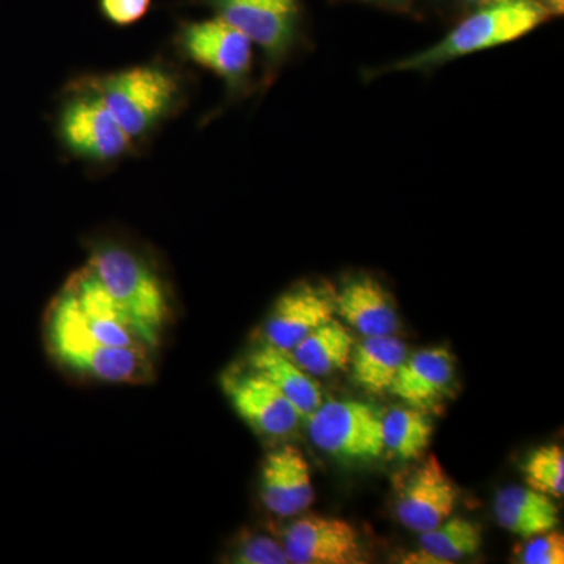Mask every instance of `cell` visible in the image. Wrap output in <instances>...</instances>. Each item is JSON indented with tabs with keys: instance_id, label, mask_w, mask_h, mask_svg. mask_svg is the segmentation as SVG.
Listing matches in <instances>:
<instances>
[{
	"instance_id": "1",
	"label": "cell",
	"mask_w": 564,
	"mask_h": 564,
	"mask_svg": "<svg viewBox=\"0 0 564 564\" xmlns=\"http://www.w3.org/2000/svg\"><path fill=\"white\" fill-rule=\"evenodd\" d=\"M106 104L139 148L187 104V80L177 66L152 61L111 73L77 77Z\"/></svg>"
},
{
	"instance_id": "2",
	"label": "cell",
	"mask_w": 564,
	"mask_h": 564,
	"mask_svg": "<svg viewBox=\"0 0 564 564\" xmlns=\"http://www.w3.org/2000/svg\"><path fill=\"white\" fill-rule=\"evenodd\" d=\"M85 265L101 281L141 343L151 351L159 347L170 303L165 281L154 263L131 245L101 240L93 245Z\"/></svg>"
},
{
	"instance_id": "3",
	"label": "cell",
	"mask_w": 564,
	"mask_h": 564,
	"mask_svg": "<svg viewBox=\"0 0 564 564\" xmlns=\"http://www.w3.org/2000/svg\"><path fill=\"white\" fill-rule=\"evenodd\" d=\"M46 344L63 369L101 383H148L154 373L150 350L111 347L96 340L63 289L47 311Z\"/></svg>"
},
{
	"instance_id": "4",
	"label": "cell",
	"mask_w": 564,
	"mask_h": 564,
	"mask_svg": "<svg viewBox=\"0 0 564 564\" xmlns=\"http://www.w3.org/2000/svg\"><path fill=\"white\" fill-rule=\"evenodd\" d=\"M55 135L66 154L91 166H113L139 151L98 95L70 80L55 115Z\"/></svg>"
},
{
	"instance_id": "5",
	"label": "cell",
	"mask_w": 564,
	"mask_h": 564,
	"mask_svg": "<svg viewBox=\"0 0 564 564\" xmlns=\"http://www.w3.org/2000/svg\"><path fill=\"white\" fill-rule=\"evenodd\" d=\"M551 17L538 0L492 3L463 21L436 46L395 63L393 70H422L502 46L534 31Z\"/></svg>"
},
{
	"instance_id": "6",
	"label": "cell",
	"mask_w": 564,
	"mask_h": 564,
	"mask_svg": "<svg viewBox=\"0 0 564 564\" xmlns=\"http://www.w3.org/2000/svg\"><path fill=\"white\" fill-rule=\"evenodd\" d=\"M177 55L210 70L228 85L243 90L252 69V43L243 32L221 17L184 22L174 35Z\"/></svg>"
},
{
	"instance_id": "7",
	"label": "cell",
	"mask_w": 564,
	"mask_h": 564,
	"mask_svg": "<svg viewBox=\"0 0 564 564\" xmlns=\"http://www.w3.org/2000/svg\"><path fill=\"white\" fill-rule=\"evenodd\" d=\"M310 436L326 454L347 459H372L384 452L381 415L355 400L322 403L307 415Z\"/></svg>"
},
{
	"instance_id": "8",
	"label": "cell",
	"mask_w": 564,
	"mask_h": 564,
	"mask_svg": "<svg viewBox=\"0 0 564 564\" xmlns=\"http://www.w3.org/2000/svg\"><path fill=\"white\" fill-rule=\"evenodd\" d=\"M218 17L258 44L269 69L291 52L299 29V0H212Z\"/></svg>"
},
{
	"instance_id": "9",
	"label": "cell",
	"mask_w": 564,
	"mask_h": 564,
	"mask_svg": "<svg viewBox=\"0 0 564 564\" xmlns=\"http://www.w3.org/2000/svg\"><path fill=\"white\" fill-rule=\"evenodd\" d=\"M221 388L236 413L263 436H285L304 419L269 378L251 367L228 370L221 377Z\"/></svg>"
},
{
	"instance_id": "10",
	"label": "cell",
	"mask_w": 564,
	"mask_h": 564,
	"mask_svg": "<svg viewBox=\"0 0 564 564\" xmlns=\"http://www.w3.org/2000/svg\"><path fill=\"white\" fill-rule=\"evenodd\" d=\"M282 545L292 564L362 563L359 534L344 519L303 516L285 527Z\"/></svg>"
},
{
	"instance_id": "11",
	"label": "cell",
	"mask_w": 564,
	"mask_h": 564,
	"mask_svg": "<svg viewBox=\"0 0 564 564\" xmlns=\"http://www.w3.org/2000/svg\"><path fill=\"white\" fill-rule=\"evenodd\" d=\"M456 488L436 456H430L403 485L397 516L406 529L423 533L443 524L454 513Z\"/></svg>"
},
{
	"instance_id": "12",
	"label": "cell",
	"mask_w": 564,
	"mask_h": 564,
	"mask_svg": "<svg viewBox=\"0 0 564 564\" xmlns=\"http://www.w3.org/2000/svg\"><path fill=\"white\" fill-rule=\"evenodd\" d=\"M63 291L68 293L82 323L96 340L111 347L150 350L141 343L139 334L118 311L101 281L87 265L82 267L66 281Z\"/></svg>"
},
{
	"instance_id": "13",
	"label": "cell",
	"mask_w": 564,
	"mask_h": 564,
	"mask_svg": "<svg viewBox=\"0 0 564 564\" xmlns=\"http://www.w3.org/2000/svg\"><path fill=\"white\" fill-rule=\"evenodd\" d=\"M261 499L270 513L292 518L314 503L315 491L310 464L292 445L265 456L261 473Z\"/></svg>"
},
{
	"instance_id": "14",
	"label": "cell",
	"mask_w": 564,
	"mask_h": 564,
	"mask_svg": "<svg viewBox=\"0 0 564 564\" xmlns=\"http://www.w3.org/2000/svg\"><path fill=\"white\" fill-rule=\"evenodd\" d=\"M334 302L318 289L300 285L282 293L265 322L267 344L289 352L323 323L333 321Z\"/></svg>"
},
{
	"instance_id": "15",
	"label": "cell",
	"mask_w": 564,
	"mask_h": 564,
	"mask_svg": "<svg viewBox=\"0 0 564 564\" xmlns=\"http://www.w3.org/2000/svg\"><path fill=\"white\" fill-rule=\"evenodd\" d=\"M454 377L452 352L444 347L429 348L406 358L388 392L423 411L443 399Z\"/></svg>"
},
{
	"instance_id": "16",
	"label": "cell",
	"mask_w": 564,
	"mask_h": 564,
	"mask_svg": "<svg viewBox=\"0 0 564 564\" xmlns=\"http://www.w3.org/2000/svg\"><path fill=\"white\" fill-rule=\"evenodd\" d=\"M334 307L348 325L366 336L399 332V314L388 291L373 278H356L334 299Z\"/></svg>"
},
{
	"instance_id": "17",
	"label": "cell",
	"mask_w": 564,
	"mask_h": 564,
	"mask_svg": "<svg viewBox=\"0 0 564 564\" xmlns=\"http://www.w3.org/2000/svg\"><path fill=\"white\" fill-rule=\"evenodd\" d=\"M497 522L508 532L521 538L551 532L558 525V508L547 494L508 486L494 500Z\"/></svg>"
},
{
	"instance_id": "18",
	"label": "cell",
	"mask_w": 564,
	"mask_h": 564,
	"mask_svg": "<svg viewBox=\"0 0 564 564\" xmlns=\"http://www.w3.org/2000/svg\"><path fill=\"white\" fill-rule=\"evenodd\" d=\"M250 367L269 378L304 419L323 403L321 388L313 380V375L304 372L289 352L278 350L273 345H262L251 352Z\"/></svg>"
},
{
	"instance_id": "19",
	"label": "cell",
	"mask_w": 564,
	"mask_h": 564,
	"mask_svg": "<svg viewBox=\"0 0 564 564\" xmlns=\"http://www.w3.org/2000/svg\"><path fill=\"white\" fill-rule=\"evenodd\" d=\"M406 358V345L393 334L366 336L361 343L352 345V380L364 391L388 392Z\"/></svg>"
},
{
	"instance_id": "20",
	"label": "cell",
	"mask_w": 564,
	"mask_h": 564,
	"mask_svg": "<svg viewBox=\"0 0 564 564\" xmlns=\"http://www.w3.org/2000/svg\"><path fill=\"white\" fill-rule=\"evenodd\" d=\"M484 544L480 525L464 518H448L443 524L421 533L419 551L403 563L451 564L477 554Z\"/></svg>"
},
{
	"instance_id": "21",
	"label": "cell",
	"mask_w": 564,
	"mask_h": 564,
	"mask_svg": "<svg viewBox=\"0 0 564 564\" xmlns=\"http://www.w3.org/2000/svg\"><path fill=\"white\" fill-rule=\"evenodd\" d=\"M355 339L343 323L329 321L307 334L295 345L289 356L314 377H325L350 362Z\"/></svg>"
},
{
	"instance_id": "22",
	"label": "cell",
	"mask_w": 564,
	"mask_h": 564,
	"mask_svg": "<svg viewBox=\"0 0 564 564\" xmlns=\"http://www.w3.org/2000/svg\"><path fill=\"white\" fill-rule=\"evenodd\" d=\"M384 451L402 459L417 458L429 447L433 423L417 408H393L381 417Z\"/></svg>"
},
{
	"instance_id": "23",
	"label": "cell",
	"mask_w": 564,
	"mask_h": 564,
	"mask_svg": "<svg viewBox=\"0 0 564 564\" xmlns=\"http://www.w3.org/2000/svg\"><path fill=\"white\" fill-rule=\"evenodd\" d=\"M524 473L529 488L560 499L564 494L563 447L552 444L538 448L527 459Z\"/></svg>"
},
{
	"instance_id": "24",
	"label": "cell",
	"mask_w": 564,
	"mask_h": 564,
	"mask_svg": "<svg viewBox=\"0 0 564 564\" xmlns=\"http://www.w3.org/2000/svg\"><path fill=\"white\" fill-rule=\"evenodd\" d=\"M236 564H288L284 545L265 534H245L237 541L228 556Z\"/></svg>"
},
{
	"instance_id": "25",
	"label": "cell",
	"mask_w": 564,
	"mask_h": 564,
	"mask_svg": "<svg viewBox=\"0 0 564 564\" xmlns=\"http://www.w3.org/2000/svg\"><path fill=\"white\" fill-rule=\"evenodd\" d=\"M527 543L519 551V562L522 564H563L564 536L563 533L551 532L534 534L527 538Z\"/></svg>"
},
{
	"instance_id": "26",
	"label": "cell",
	"mask_w": 564,
	"mask_h": 564,
	"mask_svg": "<svg viewBox=\"0 0 564 564\" xmlns=\"http://www.w3.org/2000/svg\"><path fill=\"white\" fill-rule=\"evenodd\" d=\"M152 0H99L102 17L117 28H129L143 20Z\"/></svg>"
},
{
	"instance_id": "27",
	"label": "cell",
	"mask_w": 564,
	"mask_h": 564,
	"mask_svg": "<svg viewBox=\"0 0 564 564\" xmlns=\"http://www.w3.org/2000/svg\"><path fill=\"white\" fill-rule=\"evenodd\" d=\"M551 14H563L564 0H540Z\"/></svg>"
},
{
	"instance_id": "28",
	"label": "cell",
	"mask_w": 564,
	"mask_h": 564,
	"mask_svg": "<svg viewBox=\"0 0 564 564\" xmlns=\"http://www.w3.org/2000/svg\"><path fill=\"white\" fill-rule=\"evenodd\" d=\"M475 3H480V6H492V3H503V2H518V0H473ZM540 2V0H538Z\"/></svg>"
}]
</instances>
